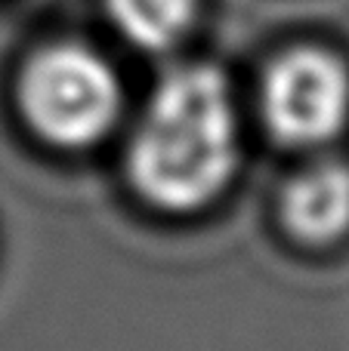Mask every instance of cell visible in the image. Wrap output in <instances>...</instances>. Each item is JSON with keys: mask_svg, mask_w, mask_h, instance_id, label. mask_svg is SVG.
<instances>
[{"mask_svg": "<svg viewBox=\"0 0 349 351\" xmlns=\"http://www.w3.org/2000/svg\"><path fill=\"white\" fill-rule=\"evenodd\" d=\"M238 167V111L229 77L210 62L167 71L127 145V176L142 200L167 213L207 206Z\"/></svg>", "mask_w": 349, "mask_h": 351, "instance_id": "cell-1", "label": "cell"}, {"mask_svg": "<svg viewBox=\"0 0 349 351\" xmlns=\"http://www.w3.org/2000/svg\"><path fill=\"white\" fill-rule=\"evenodd\" d=\"M115 68L84 43H49L19 74V108L28 127L56 148H90L121 114Z\"/></svg>", "mask_w": 349, "mask_h": 351, "instance_id": "cell-2", "label": "cell"}, {"mask_svg": "<svg viewBox=\"0 0 349 351\" xmlns=\"http://www.w3.org/2000/svg\"><path fill=\"white\" fill-rule=\"evenodd\" d=\"M260 108L282 145H325L349 123V68L322 47L278 53L263 74Z\"/></svg>", "mask_w": 349, "mask_h": 351, "instance_id": "cell-3", "label": "cell"}, {"mask_svg": "<svg viewBox=\"0 0 349 351\" xmlns=\"http://www.w3.org/2000/svg\"><path fill=\"white\" fill-rule=\"evenodd\" d=\"M282 225L306 247H328L349 231V164L319 160L282 188Z\"/></svg>", "mask_w": 349, "mask_h": 351, "instance_id": "cell-4", "label": "cell"}, {"mask_svg": "<svg viewBox=\"0 0 349 351\" xmlns=\"http://www.w3.org/2000/svg\"><path fill=\"white\" fill-rule=\"evenodd\" d=\"M115 28L133 47L161 53L185 37L198 12V0H105Z\"/></svg>", "mask_w": 349, "mask_h": 351, "instance_id": "cell-5", "label": "cell"}]
</instances>
